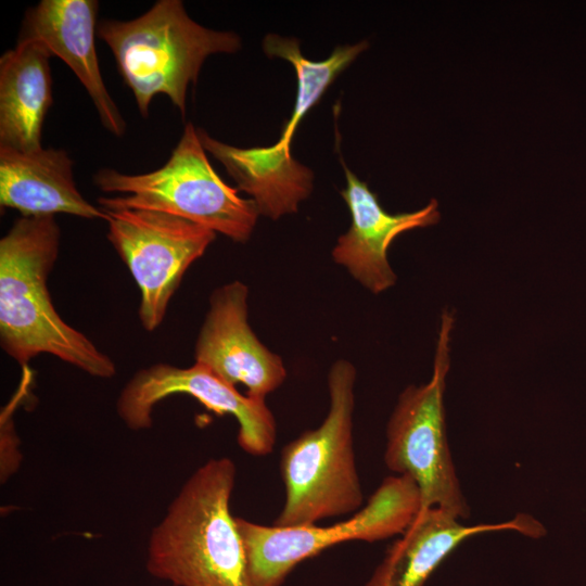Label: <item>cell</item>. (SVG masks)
Wrapping results in <instances>:
<instances>
[{"instance_id": "obj_8", "label": "cell", "mask_w": 586, "mask_h": 586, "mask_svg": "<svg viewBox=\"0 0 586 586\" xmlns=\"http://www.w3.org/2000/svg\"><path fill=\"white\" fill-rule=\"evenodd\" d=\"M421 510L417 483L398 474L384 479L351 519L330 526H267L235 518L251 585L280 586L298 563L336 544L403 534Z\"/></svg>"}, {"instance_id": "obj_12", "label": "cell", "mask_w": 586, "mask_h": 586, "mask_svg": "<svg viewBox=\"0 0 586 586\" xmlns=\"http://www.w3.org/2000/svg\"><path fill=\"white\" fill-rule=\"evenodd\" d=\"M343 167L346 186L341 195L351 213V226L337 239L332 258L368 291L379 294L397 280L387 258L392 242L403 232L437 224L438 204L432 199L418 211L391 214L365 181Z\"/></svg>"}, {"instance_id": "obj_3", "label": "cell", "mask_w": 586, "mask_h": 586, "mask_svg": "<svg viewBox=\"0 0 586 586\" xmlns=\"http://www.w3.org/2000/svg\"><path fill=\"white\" fill-rule=\"evenodd\" d=\"M368 46L366 40L352 46H339L326 60L315 62L302 54L295 38L269 34L263 42L265 53L290 62L297 77L293 113L285 122L279 140L272 145L244 149L218 141L198 128L205 151L224 165L238 190L251 196L259 215L276 220L283 215L296 213L298 204L310 195L314 174L293 158L291 140L306 113L319 102L339 74Z\"/></svg>"}, {"instance_id": "obj_2", "label": "cell", "mask_w": 586, "mask_h": 586, "mask_svg": "<svg viewBox=\"0 0 586 586\" xmlns=\"http://www.w3.org/2000/svg\"><path fill=\"white\" fill-rule=\"evenodd\" d=\"M235 466L213 458L184 483L150 535L146 569L175 586H252L230 498Z\"/></svg>"}, {"instance_id": "obj_7", "label": "cell", "mask_w": 586, "mask_h": 586, "mask_svg": "<svg viewBox=\"0 0 586 586\" xmlns=\"http://www.w3.org/2000/svg\"><path fill=\"white\" fill-rule=\"evenodd\" d=\"M454 323V313L445 309L431 379L407 386L398 396L386 425L384 462L391 471L417 483L422 509L440 508L463 520L470 517V508L448 446L444 408Z\"/></svg>"}, {"instance_id": "obj_9", "label": "cell", "mask_w": 586, "mask_h": 586, "mask_svg": "<svg viewBox=\"0 0 586 586\" xmlns=\"http://www.w3.org/2000/svg\"><path fill=\"white\" fill-rule=\"evenodd\" d=\"M107 239L139 286V318L144 330L163 321L184 272L215 240L216 232L167 213L102 208Z\"/></svg>"}, {"instance_id": "obj_5", "label": "cell", "mask_w": 586, "mask_h": 586, "mask_svg": "<svg viewBox=\"0 0 586 586\" xmlns=\"http://www.w3.org/2000/svg\"><path fill=\"white\" fill-rule=\"evenodd\" d=\"M356 375L347 359L334 361L328 373L330 408L326 419L282 448L285 501L273 525H314L362 506L353 435Z\"/></svg>"}, {"instance_id": "obj_16", "label": "cell", "mask_w": 586, "mask_h": 586, "mask_svg": "<svg viewBox=\"0 0 586 586\" xmlns=\"http://www.w3.org/2000/svg\"><path fill=\"white\" fill-rule=\"evenodd\" d=\"M48 49L18 40L0 58V146L31 151L41 146L44 117L52 104Z\"/></svg>"}, {"instance_id": "obj_1", "label": "cell", "mask_w": 586, "mask_h": 586, "mask_svg": "<svg viewBox=\"0 0 586 586\" xmlns=\"http://www.w3.org/2000/svg\"><path fill=\"white\" fill-rule=\"evenodd\" d=\"M61 230L54 216L20 217L0 240V343L21 366L50 354L90 375L110 379L116 368L52 304L48 277Z\"/></svg>"}, {"instance_id": "obj_13", "label": "cell", "mask_w": 586, "mask_h": 586, "mask_svg": "<svg viewBox=\"0 0 586 586\" xmlns=\"http://www.w3.org/2000/svg\"><path fill=\"white\" fill-rule=\"evenodd\" d=\"M95 0H41L25 14L18 40L42 43L77 76L92 100L102 125L122 137L126 123L110 95L95 51Z\"/></svg>"}, {"instance_id": "obj_10", "label": "cell", "mask_w": 586, "mask_h": 586, "mask_svg": "<svg viewBox=\"0 0 586 586\" xmlns=\"http://www.w3.org/2000/svg\"><path fill=\"white\" fill-rule=\"evenodd\" d=\"M173 394H187L217 415H231L239 424L238 444L254 456L272 451L277 424L265 399L242 395L206 367L179 368L155 364L138 371L123 388L116 404L119 418L131 430L152 425V410Z\"/></svg>"}, {"instance_id": "obj_4", "label": "cell", "mask_w": 586, "mask_h": 586, "mask_svg": "<svg viewBox=\"0 0 586 586\" xmlns=\"http://www.w3.org/2000/svg\"><path fill=\"white\" fill-rule=\"evenodd\" d=\"M97 35L111 49L143 117L152 99L162 93L183 118L188 87L196 84L204 61L241 48L235 33L203 27L187 14L180 0H158L130 21L102 20Z\"/></svg>"}, {"instance_id": "obj_15", "label": "cell", "mask_w": 586, "mask_h": 586, "mask_svg": "<svg viewBox=\"0 0 586 586\" xmlns=\"http://www.w3.org/2000/svg\"><path fill=\"white\" fill-rule=\"evenodd\" d=\"M73 160L58 149L21 151L0 146V205L24 217L68 214L106 219L78 191Z\"/></svg>"}, {"instance_id": "obj_6", "label": "cell", "mask_w": 586, "mask_h": 586, "mask_svg": "<svg viewBox=\"0 0 586 586\" xmlns=\"http://www.w3.org/2000/svg\"><path fill=\"white\" fill-rule=\"evenodd\" d=\"M95 186L117 196H100L101 208H136L167 213L190 220L234 242L250 240L259 212L252 199L239 195L211 165L198 128L187 123L168 161L140 175L102 168Z\"/></svg>"}, {"instance_id": "obj_14", "label": "cell", "mask_w": 586, "mask_h": 586, "mask_svg": "<svg viewBox=\"0 0 586 586\" xmlns=\"http://www.w3.org/2000/svg\"><path fill=\"white\" fill-rule=\"evenodd\" d=\"M498 531H515L532 538L546 534L545 526L526 513L500 523L464 525L443 509L424 508L391 546L365 586H423L463 540Z\"/></svg>"}, {"instance_id": "obj_11", "label": "cell", "mask_w": 586, "mask_h": 586, "mask_svg": "<svg viewBox=\"0 0 586 586\" xmlns=\"http://www.w3.org/2000/svg\"><path fill=\"white\" fill-rule=\"evenodd\" d=\"M249 289L241 281L213 291L194 346L195 364L230 385L246 387L257 399L276 391L286 378L282 358L267 348L249 323Z\"/></svg>"}]
</instances>
